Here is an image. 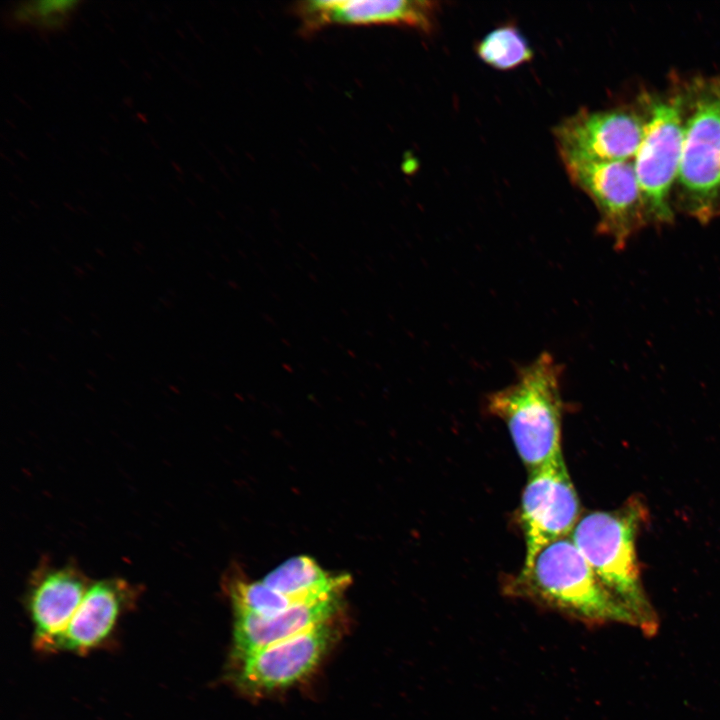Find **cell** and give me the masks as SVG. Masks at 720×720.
<instances>
[{
  "mask_svg": "<svg viewBox=\"0 0 720 720\" xmlns=\"http://www.w3.org/2000/svg\"><path fill=\"white\" fill-rule=\"evenodd\" d=\"M261 581L301 603H308L339 597L351 578L345 574L331 575L311 557L300 555L286 560Z\"/></svg>",
  "mask_w": 720,
  "mask_h": 720,
  "instance_id": "obj_14",
  "label": "cell"
},
{
  "mask_svg": "<svg viewBox=\"0 0 720 720\" xmlns=\"http://www.w3.org/2000/svg\"><path fill=\"white\" fill-rule=\"evenodd\" d=\"M90 582L73 565L41 566L31 576L25 608L33 630V646L46 653L66 629L77 611Z\"/></svg>",
  "mask_w": 720,
  "mask_h": 720,
  "instance_id": "obj_12",
  "label": "cell"
},
{
  "mask_svg": "<svg viewBox=\"0 0 720 720\" xmlns=\"http://www.w3.org/2000/svg\"><path fill=\"white\" fill-rule=\"evenodd\" d=\"M227 591L234 613L268 617L302 604L295 598L270 588L262 581L250 582L236 578L230 580Z\"/></svg>",
  "mask_w": 720,
  "mask_h": 720,
  "instance_id": "obj_17",
  "label": "cell"
},
{
  "mask_svg": "<svg viewBox=\"0 0 720 720\" xmlns=\"http://www.w3.org/2000/svg\"><path fill=\"white\" fill-rule=\"evenodd\" d=\"M639 102L645 114V127L633 159L634 169L648 221L671 223L685 132V80H673L663 91L642 94Z\"/></svg>",
  "mask_w": 720,
  "mask_h": 720,
  "instance_id": "obj_5",
  "label": "cell"
},
{
  "mask_svg": "<svg viewBox=\"0 0 720 720\" xmlns=\"http://www.w3.org/2000/svg\"><path fill=\"white\" fill-rule=\"evenodd\" d=\"M479 58L498 70L514 69L533 58V51L522 33L512 25L487 33L476 46Z\"/></svg>",
  "mask_w": 720,
  "mask_h": 720,
  "instance_id": "obj_16",
  "label": "cell"
},
{
  "mask_svg": "<svg viewBox=\"0 0 720 720\" xmlns=\"http://www.w3.org/2000/svg\"><path fill=\"white\" fill-rule=\"evenodd\" d=\"M646 510L631 498L616 511H594L578 520L570 537L600 582L634 615L638 626L655 632L656 616L640 579L635 539Z\"/></svg>",
  "mask_w": 720,
  "mask_h": 720,
  "instance_id": "obj_3",
  "label": "cell"
},
{
  "mask_svg": "<svg viewBox=\"0 0 720 720\" xmlns=\"http://www.w3.org/2000/svg\"><path fill=\"white\" fill-rule=\"evenodd\" d=\"M563 164L571 183L593 202L598 232L609 236L616 248L649 222L633 160Z\"/></svg>",
  "mask_w": 720,
  "mask_h": 720,
  "instance_id": "obj_7",
  "label": "cell"
},
{
  "mask_svg": "<svg viewBox=\"0 0 720 720\" xmlns=\"http://www.w3.org/2000/svg\"><path fill=\"white\" fill-rule=\"evenodd\" d=\"M645 127L644 110L617 106L602 110L582 108L561 120L553 135L562 162L633 160Z\"/></svg>",
  "mask_w": 720,
  "mask_h": 720,
  "instance_id": "obj_6",
  "label": "cell"
},
{
  "mask_svg": "<svg viewBox=\"0 0 720 720\" xmlns=\"http://www.w3.org/2000/svg\"><path fill=\"white\" fill-rule=\"evenodd\" d=\"M562 370L543 352L519 369L512 384L487 397L488 412L506 424L528 471L562 457Z\"/></svg>",
  "mask_w": 720,
  "mask_h": 720,
  "instance_id": "obj_1",
  "label": "cell"
},
{
  "mask_svg": "<svg viewBox=\"0 0 720 720\" xmlns=\"http://www.w3.org/2000/svg\"><path fill=\"white\" fill-rule=\"evenodd\" d=\"M331 621L236 659L234 680L252 692L293 685L320 662L334 640Z\"/></svg>",
  "mask_w": 720,
  "mask_h": 720,
  "instance_id": "obj_9",
  "label": "cell"
},
{
  "mask_svg": "<svg viewBox=\"0 0 720 720\" xmlns=\"http://www.w3.org/2000/svg\"><path fill=\"white\" fill-rule=\"evenodd\" d=\"M83 3L78 0L11 2L3 10V23L11 30H27L41 36H51L70 26Z\"/></svg>",
  "mask_w": 720,
  "mask_h": 720,
  "instance_id": "obj_15",
  "label": "cell"
},
{
  "mask_svg": "<svg viewBox=\"0 0 720 720\" xmlns=\"http://www.w3.org/2000/svg\"><path fill=\"white\" fill-rule=\"evenodd\" d=\"M304 34L331 25H396L434 31L439 3L428 0H309L295 3Z\"/></svg>",
  "mask_w": 720,
  "mask_h": 720,
  "instance_id": "obj_11",
  "label": "cell"
},
{
  "mask_svg": "<svg viewBox=\"0 0 720 720\" xmlns=\"http://www.w3.org/2000/svg\"><path fill=\"white\" fill-rule=\"evenodd\" d=\"M579 508L563 457L529 471L520 505L526 547L522 569L529 568L545 546L571 535Z\"/></svg>",
  "mask_w": 720,
  "mask_h": 720,
  "instance_id": "obj_8",
  "label": "cell"
},
{
  "mask_svg": "<svg viewBox=\"0 0 720 720\" xmlns=\"http://www.w3.org/2000/svg\"><path fill=\"white\" fill-rule=\"evenodd\" d=\"M338 609L336 597L297 604L268 617L234 613L233 657L241 658L329 622Z\"/></svg>",
  "mask_w": 720,
  "mask_h": 720,
  "instance_id": "obj_13",
  "label": "cell"
},
{
  "mask_svg": "<svg viewBox=\"0 0 720 720\" xmlns=\"http://www.w3.org/2000/svg\"><path fill=\"white\" fill-rule=\"evenodd\" d=\"M686 118L673 203L707 223L720 215V74L685 80Z\"/></svg>",
  "mask_w": 720,
  "mask_h": 720,
  "instance_id": "obj_4",
  "label": "cell"
},
{
  "mask_svg": "<svg viewBox=\"0 0 720 720\" xmlns=\"http://www.w3.org/2000/svg\"><path fill=\"white\" fill-rule=\"evenodd\" d=\"M513 595L587 624L637 625L634 615L600 582L571 537L545 546L507 585Z\"/></svg>",
  "mask_w": 720,
  "mask_h": 720,
  "instance_id": "obj_2",
  "label": "cell"
},
{
  "mask_svg": "<svg viewBox=\"0 0 720 720\" xmlns=\"http://www.w3.org/2000/svg\"><path fill=\"white\" fill-rule=\"evenodd\" d=\"M140 589L122 578L90 583L66 629L46 654L87 655L112 643L121 619L136 607Z\"/></svg>",
  "mask_w": 720,
  "mask_h": 720,
  "instance_id": "obj_10",
  "label": "cell"
}]
</instances>
